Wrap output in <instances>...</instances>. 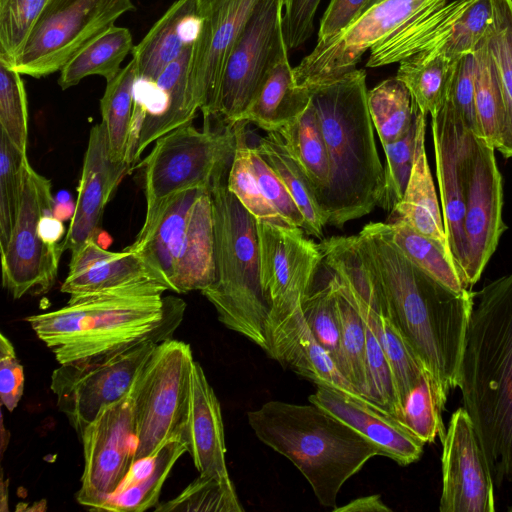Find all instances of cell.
I'll return each mask as SVG.
<instances>
[{
    "mask_svg": "<svg viewBox=\"0 0 512 512\" xmlns=\"http://www.w3.org/2000/svg\"><path fill=\"white\" fill-rule=\"evenodd\" d=\"M375 269L389 315L446 403L457 387L474 292H457L411 263L390 241L385 223L357 234Z\"/></svg>",
    "mask_w": 512,
    "mask_h": 512,
    "instance_id": "6da1fadb",
    "label": "cell"
},
{
    "mask_svg": "<svg viewBox=\"0 0 512 512\" xmlns=\"http://www.w3.org/2000/svg\"><path fill=\"white\" fill-rule=\"evenodd\" d=\"M457 387L494 484L512 482V272L474 292Z\"/></svg>",
    "mask_w": 512,
    "mask_h": 512,
    "instance_id": "7a4b0ae2",
    "label": "cell"
},
{
    "mask_svg": "<svg viewBox=\"0 0 512 512\" xmlns=\"http://www.w3.org/2000/svg\"><path fill=\"white\" fill-rule=\"evenodd\" d=\"M165 291L164 285H151L70 296L64 307L24 320L59 364L70 363L171 339L186 303Z\"/></svg>",
    "mask_w": 512,
    "mask_h": 512,
    "instance_id": "3957f363",
    "label": "cell"
},
{
    "mask_svg": "<svg viewBox=\"0 0 512 512\" xmlns=\"http://www.w3.org/2000/svg\"><path fill=\"white\" fill-rule=\"evenodd\" d=\"M308 88L330 165L329 186L319 204L327 223L342 228L371 213L384 193V168L367 104L366 73L354 69Z\"/></svg>",
    "mask_w": 512,
    "mask_h": 512,
    "instance_id": "277c9868",
    "label": "cell"
},
{
    "mask_svg": "<svg viewBox=\"0 0 512 512\" xmlns=\"http://www.w3.org/2000/svg\"><path fill=\"white\" fill-rule=\"evenodd\" d=\"M247 416L257 438L300 471L324 507H337L345 482L381 456L373 442L312 403L270 400Z\"/></svg>",
    "mask_w": 512,
    "mask_h": 512,
    "instance_id": "5b68a950",
    "label": "cell"
},
{
    "mask_svg": "<svg viewBox=\"0 0 512 512\" xmlns=\"http://www.w3.org/2000/svg\"><path fill=\"white\" fill-rule=\"evenodd\" d=\"M228 174L214 182V282L202 290L218 320L267 351L270 307L261 284L256 218L227 187Z\"/></svg>",
    "mask_w": 512,
    "mask_h": 512,
    "instance_id": "8992f818",
    "label": "cell"
},
{
    "mask_svg": "<svg viewBox=\"0 0 512 512\" xmlns=\"http://www.w3.org/2000/svg\"><path fill=\"white\" fill-rule=\"evenodd\" d=\"M236 148L234 124L220 120L212 126L204 120L202 129L192 122L158 138L143 167L146 215L130 245L137 247L147 238L167 203L188 189H211L216 180L228 174Z\"/></svg>",
    "mask_w": 512,
    "mask_h": 512,
    "instance_id": "52a82bcc",
    "label": "cell"
},
{
    "mask_svg": "<svg viewBox=\"0 0 512 512\" xmlns=\"http://www.w3.org/2000/svg\"><path fill=\"white\" fill-rule=\"evenodd\" d=\"M189 344L168 339L156 345L132 388L137 448L135 461L153 456L183 436L194 363Z\"/></svg>",
    "mask_w": 512,
    "mask_h": 512,
    "instance_id": "ba28073f",
    "label": "cell"
},
{
    "mask_svg": "<svg viewBox=\"0 0 512 512\" xmlns=\"http://www.w3.org/2000/svg\"><path fill=\"white\" fill-rule=\"evenodd\" d=\"M134 9L131 0H49L9 67L34 78L60 72L120 16Z\"/></svg>",
    "mask_w": 512,
    "mask_h": 512,
    "instance_id": "9c48e42d",
    "label": "cell"
},
{
    "mask_svg": "<svg viewBox=\"0 0 512 512\" xmlns=\"http://www.w3.org/2000/svg\"><path fill=\"white\" fill-rule=\"evenodd\" d=\"M156 345L146 342L54 369L50 388L56 405L79 437L105 407L129 394Z\"/></svg>",
    "mask_w": 512,
    "mask_h": 512,
    "instance_id": "30bf717a",
    "label": "cell"
},
{
    "mask_svg": "<svg viewBox=\"0 0 512 512\" xmlns=\"http://www.w3.org/2000/svg\"><path fill=\"white\" fill-rule=\"evenodd\" d=\"M51 182L25 163L17 216L1 251L2 284L13 299L46 293L58 273L61 247H50L42 239L40 219L53 209Z\"/></svg>",
    "mask_w": 512,
    "mask_h": 512,
    "instance_id": "8fae6325",
    "label": "cell"
},
{
    "mask_svg": "<svg viewBox=\"0 0 512 512\" xmlns=\"http://www.w3.org/2000/svg\"><path fill=\"white\" fill-rule=\"evenodd\" d=\"M283 0H259L228 60L213 111L227 124L241 114L277 59L288 51L283 33Z\"/></svg>",
    "mask_w": 512,
    "mask_h": 512,
    "instance_id": "7c38bea8",
    "label": "cell"
},
{
    "mask_svg": "<svg viewBox=\"0 0 512 512\" xmlns=\"http://www.w3.org/2000/svg\"><path fill=\"white\" fill-rule=\"evenodd\" d=\"M84 469L78 503L100 511L135 462L136 424L131 391L105 407L79 437Z\"/></svg>",
    "mask_w": 512,
    "mask_h": 512,
    "instance_id": "4fadbf2b",
    "label": "cell"
},
{
    "mask_svg": "<svg viewBox=\"0 0 512 512\" xmlns=\"http://www.w3.org/2000/svg\"><path fill=\"white\" fill-rule=\"evenodd\" d=\"M431 130L445 232L451 256L465 284L467 251L463 222L477 136L447 96L431 117Z\"/></svg>",
    "mask_w": 512,
    "mask_h": 512,
    "instance_id": "5bb4252c",
    "label": "cell"
},
{
    "mask_svg": "<svg viewBox=\"0 0 512 512\" xmlns=\"http://www.w3.org/2000/svg\"><path fill=\"white\" fill-rule=\"evenodd\" d=\"M433 0H382L344 30L325 40L294 67L298 85L309 87L354 69L362 55Z\"/></svg>",
    "mask_w": 512,
    "mask_h": 512,
    "instance_id": "9a60e30c",
    "label": "cell"
},
{
    "mask_svg": "<svg viewBox=\"0 0 512 512\" xmlns=\"http://www.w3.org/2000/svg\"><path fill=\"white\" fill-rule=\"evenodd\" d=\"M257 230L261 284L269 317L284 316L301 306L311 291L321 250L300 227L257 222Z\"/></svg>",
    "mask_w": 512,
    "mask_h": 512,
    "instance_id": "2e32d148",
    "label": "cell"
},
{
    "mask_svg": "<svg viewBox=\"0 0 512 512\" xmlns=\"http://www.w3.org/2000/svg\"><path fill=\"white\" fill-rule=\"evenodd\" d=\"M440 512H494V481L467 411L451 416L442 439Z\"/></svg>",
    "mask_w": 512,
    "mask_h": 512,
    "instance_id": "e0dca14e",
    "label": "cell"
},
{
    "mask_svg": "<svg viewBox=\"0 0 512 512\" xmlns=\"http://www.w3.org/2000/svg\"><path fill=\"white\" fill-rule=\"evenodd\" d=\"M495 147L476 138L474 161L466 197L464 234L466 240L467 288L481 277L506 229L503 222V181Z\"/></svg>",
    "mask_w": 512,
    "mask_h": 512,
    "instance_id": "ac0fdd59",
    "label": "cell"
},
{
    "mask_svg": "<svg viewBox=\"0 0 512 512\" xmlns=\"http://www.w3.org/2000/svg\"><path fill=\"white\" fill-rule=\"evenodd\" d=\"M258 1L221 0L202 16L192 50L189 84L203 117L213 111L230 55Z\"/></svg>",
    "mask_w": 512,
    "mask_h": 512,
    "instance_id": "d6986e66",
    "label": "cell"
},
{
    "mask_svg": "<svg viewBox=\"0 0 512 512\" xmlns=\"http://www.w3.org/2000/svg\"><path fill=\"white\" fill-rule=\"evenodd\" d=\"M130 169L112 159L104 125H94L84 154L75 211L61 243L63 252H73L89 240L98 241L105 207Z\"/></svg>",
    "mask_w": 512,
    "mask_h": 512,
    "instance_id": "ffe728a7",
    "label": "cell"
},
{
    "mask_svg": "<svg viewBox=\"0 0 512 512\" xmlns=\"http://www.w3.org/2000/svg\"><path fill=\"white\" fill-rule=\"evenodd\" d=\"M308 400L373 442L381 456L401 466L418 461L423 454L425 443L391 414L360 396L316 385Z\"/></svg>",
    "mask_w": 512,
    "mask_h": 512,
    "instance_id": "44dd1931",
    "label": "cell"
},
{
    "mask_svg": "<svg viewBox=\"0 0 512 512\" xmlns=\"http://www.w3.org/2000/svg\"><path fill=\"white\" fill-rule=\"evenodd\" d=\"M151 285H164L169 289L140 253L127 247L120 252H111L89 240L71 252L68 274L60 290L76 296Z\"/></svg>",
    "mask_w": 512,
    "mask_h": 512,
    "instance_id": "7402d4cb",
    "label": "cell"
},
{
    "mask_svg": "<svg viewBox=\"0 0 512 512\" xmlns=\"http://www.w3.org/2000/svg\"><path fill=\"white\" fill-rule=\"evenodd\" d=\"M266 339L267 355L283 367L290 368L316 385H326L360 396L331 355L317 341L301 306L284 316L269 317Z\"/></svg>",
    "mask_w": 512,
    "mask_h": 512,
    "instance_id": "603a6c76",
    "label": "cell"
},
{
    "mask_svg": "<svg viewBox=\"0 0 512 512\" xmlns=\"http://www.w3.org/2000/svg\"><path fill=\"white\" fill-rule=\"evenodd\" d=\"M183 439L199 475L231 480L226 466L220 403L197 361H194L191 371L189 409Z\"/></svg>",
    "mask_w": 512,
    "mask_h": 512,
    "instance_id": "cb8c5ba5",
    "label": "cell"
},
{
    "mask_svg": "<svg viewBox=\"0 0 512 512\" xmlns=\"http://www.w3.org/2000/svg\"><path fill=\"white\" fill-rule=\"evenodd\" d=\"M472 0H433L370 49L367 67L400 62L444 44Z\"/></svg>",
    "mask_w": 512,
    "mask_h": 512,
    "instance_id": "d4e9b609",
    "label": "cell"
},
{
    "mask_svg": "<svg viewBox=\"0 0 512 512\" xmlns=\"http://www.w3.org/2000/svg\"><path fill=\"white\" fill-rule=\"evenodd\" d=\"M203 17L196 0H176L132 49L137 78L154 81L198 36Z\"/></svg>",
    "mask_w": 512,
    "mask_h": 512,
    "instance_id": "484cf974",
    "label": "cell"
},
{
    "mask_svg": "<svg viewBox=\"0 0 512 512\" xmlns=\"http://www.w3.org/2000/svg\"><path fill=\"white\" fill-rule=\"evenodd\" d=\"M215 279L214 217L211 189H203L192 204L177 257L172 291H202Z\"/></svg>",
    "mask_w": 512,
    "mask_h": 512,
    "instance_id": "4316f807",
    "label": "cell"
},
{
    "mask_svg": "<svg viewBox=\"0 0 512 512\" xmlns=\"http://www.w3.org/2000/svg\"><path fill=\"white\" fill-rule=\"evenodd\" d=\"M310 102V89L297 84L285 51L264 76L239 121L253 123L266 132H278L300 116Z\"/></svg>",
    "mask_w": 512,
    "mask_h": 512,
    "instance_id": "83f0119b",
    "label": "cell"
},
{
    "mask_svg": "<svg viewBox=\"0 0 512 512\" xmlns=\"http://www.w3.org/2000/svg\"><path fill=\"white\" fill-rule=\"evenodd\" d=\"M426 117L420 112L410 178L403 197L390 211L388 220L404 221L417 232L439 243L451 255L425 150Z\"/></svg>",
    "mask_w": 512,
    "mask_h": 512,
    "instance_id": "f1b7e54d",
    "label": "cell"
},
{
    "mask_svg": "<svg viewBox=\"0 0 512 512\" xmlns=\"http://www.w3.org/2000/svg\"><path fill=\"white\" fill-rule=\"evenodd\" d=\"M187 452L183 436L168 441L153 456L136 460L100 511L142 512L154 508L177 460Z\"/></svg>",
    "mask_w": 512,
    "mask_h": 512,
    "instance_id": "f546056e",
    "label": "cell"
},
{
    "mask_svg": "<svg viewBox=\"0 0 512 512\" xmlns=\"http://www.w3.org/2000/svg\"><path fill=\"white\" fill-rule=\"evenodd\" d=\"M203 189L206 188L188 189L175 195L143 243L137 247H127L142 255L166 282L170 291L190 208Z\"/></svg>",
    "mask_w": 512,
    "mask_h": 512,
    "instance_id": "4dcf8cb0",
    "label": "cell"
},
{
    "mask_svg": "<svg viewBox=\"0 0 512 512\" xmlns=\"http://www.w3.org/2000/svg\"><path fill=\"white\" fill-rule=\"evenodd\" d=\"M444 44L418 52L399 62L396 78L409 90L420 112L434 116L442 107L452 73L453 61Z\"/></svg>",
    "mask_w": 512,
    "mask_h": 512,
    "instance_id": "1f68e13d",
    "label": "cell"
},
{
    "mask_svg": "<svg viewBox=\"0 0 512 512\" xmlns=\"http://www.w3.org/2000/svg\"><path fill=\"white\" fill-rule=\"evenodd\" d=\"M286 186L304 217L303 230L322 239L327 217L306 175L288 153L278 132H268L254 146Z\"/></svg>",
    "mask_w": 512,
    "mask_h": 512,
    "instance_id": "d6a6232c",
    "label": "cell"
},
{
    "mask_svg": "<svg viewBox=\"0 0 512 512\" xmlns=\"http://www.w3.org/2000/svg\"><path fill=\"white\" fill-rule=\"evenodd\" d=\"M278 133L288 153L306 175L319 202L329 186L330 165L319 117L313 104L310 102L300 116Z\"/></svg>",
    "mask_w": 512,
    "mask_h": 512,
    "instance_id": "836d02e7",
    "label": "cell"
},
{
    "mask_svg": "<svg viewBox=\"0 0 512 512\" xmlns=\"http://www.w3.org/2000/svg\"><path fill=\"white\" fill-rule=\"evenodd\" d=\"M133 47L131 32L125 27L113 25L62 68L58 78L59 86L66 90L91 75L102 76L106 82L113 80Z\"/></svg>",
    "mask_w": 512,
    "mask_h": 512,
    "instance_id": "e575fe53",
    "label": "cell"
},
{
    "mask_svg": "<svg viewBox=\"0 0 512 512\" xmlns=\"http://www.w3.org/2000/svg\"><path fill=\"white\" fill-rule=\"evenodd\" d=\"M393 245L415 266L450 289H468L451 255L436 241L417 232L402 220L385 223Z\"/></svg>",
    "mask_w": 512,
    "mask_h": 512,
    "instance_id": "d590c367",
    "label": "cell"
},
{
    "mask_svg": "<svg viewBox=\"0 0 512 512\" xmlns=\"http://www.w3.org/2000/svg\"><path fill=\"white\" fill-rule=\"evenodd\" d=\"M494 17L486 34L496 67L505 109V120L496 150L512 158V0H492Z\"/></svg>",
    "mask_w": 512,
    "mask_h": 512,
    "instance_id": "8d00e7d4",
    "label": "cell"
},
{
    "mask_svg": "<svg viewBox=\"0 0 512 512\" xmlns=\"http://www.w3.org/2000/svg\"><path fill=\"white\" fill-rule=\"evenodd\" d=\"M136 77V63L131 59L113 80L106 82L100 100L101 123L106 129L110 155L115 162L126 163Z\"/></svg>",
    "mask_w": 512,
    "mask_h": 512,
    "instance_id": "74e56055",
    "label": "cell"
},
{
    "mask_svg": "<svg viewBox=\"0 0 512 512\" xmlns=\"http://www.w3.org/2000/svg\"><path fill=\"white\" fill-rule=\"evenodd\" d=\"M367 104L382 146L404 136L420 111L407 87L396 77L368 91Z\"/></svg>",
    "mask_w": 512,
    "mask_h": 512,
    "instance_id": "f35d334b",
    "label": "cell"
},
{
    "mask_svg": "<svg viewBox=\"0 0 512 512\" xmlns=\"http://www.w3.org/2000/svg\"><path fill=\"white\" fill-rule=\"evenodd\" d=\"M474 101L478 123V138L498 146L502 134L505 109L496 67L488 50L486 36L474 50Z\"/></svg>",
    "mask_w": 512,
    "mask_h": 512,
    "instance_id": "ab89813d",
    "label": "cell"
},
{
    "mask_svg": "<svg viewBox=\"0 0 512 512\" xmlns=\"http://www.w3.org/2000/svg\"><path fill=\"white\" fill-rule=\"evenodd\" d=\"M247 123H234L236 148L228 172L227 187L257 222L289 225L263 196L251 161V146L247 141Z\"/></svg>",
    "mask_w": 512,
    "mask_h": 512,
    "instance_id": "60d3db41",
    "label": "cell"
},
{
    "mask_svg": "<svg viewBox=\"0 0 512 512\" xmlns=\"http://www.w3.org/2000/svg\"><path fill=\"white\" fill-rule=\"evenodd\" d=\"M331 279V278H330ZM341 325V372L357 393L367 400L366 335L364 322L350 301L337 289Z\"/></svg>",
    "mask_w": 512,
    "mask_h": 512,
    "instance_id": "b9f144b4",
    "label": "cell"
},
{
    "mask_svg": "<svg viewBox=\"0 0 512 512\" xmlns=\"http://www.w3.org/2000/svg\"><path fill=\"white\" fill-rule=\"evenodd\" d=\"M442 403L436 386L428 372L410 391L400 406L396 419L423 443H432L445 436Z\"/></svg>",
    "mask_w": 512,
    "mask_h": 512,
    "instance_id": "7bdbcfd3",
    "label": "cell"
},
{
    "mask_svg": "<svg viewBox=\"0 0 512 512\" xmlns=\"http://www.w3.org/2000/svg\"><path fill=\"white\" fill-rule=\"evenodd\" d=\"M155 511L243 512L232 481L199 475L176 497L158 503Z\"/></svg>",
    "mask_w": 512,
    "mask_h": 512,
    "instance_id": "ee69618b",
    "label": "cell"
},
{
    "mask_svg": "<svg viewBox=\"0 0 512 512\" xmlns=\"http://www.w3.org/2000/svg\"><path fill=\"white\" fill-rule=\"evenodd\" d=\"M27 160L26 152L0 131V249L8 242L17 216Z\"/></svg>",
    "mask_w": 512,
    "mask_h": 512,
    "instance_id": "f6af8a7d",
    "label": "cell"
},
{
    "mask_svg": "<svg viewBox=\"0 0 512 512\" xmlns=\"http://www.w3.org/2000/svg\"><path fill=\"white\" fill-rule=\"evenodd\" d=\"M301 308L317 341L327 350L341 371V325L336 289L331 279L320 289L310 291L303 299Z\"/></svg>",
    "mask_w": 512,
    "mask_h": 512,
    "instance_id": "bcb514c9",
    "label": "cell"
},
{
    "mask_svg": "<svg viewBox=\"0 0 512 512\" xmlns=\"http://www.w3.org/2000/svg\"><path fill=\"white\" fill-rule=\"evenodd\" d=\"M49 0H0V61L11 66Z\"/></svg>",
    "mask_w": 512,
    "mask_h": 512,
    "instance_id": "7dc6e473",
    "label": "cell"
},
{
    "mask_svg": "<svg viewBox=\"0 0 512 512\" xmlns=\"http://www.w3.org/2000/svg\"><path fill=\"white\" fill-rule=\"evenodd\" d=\"M0 131L22 151L28 139V107L21 74L0 61Z\"/></svg>",
    "mask_w": 512,
    "mask_h": 512,
    "instance_id": "c3c4849f",
    "label": "cell"
},
{
    "mask_svg": "<svg viewBox=\"0 0 512 512\" xmlns=\"http://www.w3.org/2000/svg\"><path fill=\"white\" fill-rule=\"evenodd\" d=\"M399 140L383 145L386 158L384 168V193L380 201L386 211H391L404 195L413 167L418 118Z\"/></svg>",
    "mask_w": 512,
    "mask_h": 512,
    "instance_id": "681fc988",
    "label": "cell"
},
{
    "mask_svg": "<svg viewBox=\"0 0 512 512\" xmlns=\"http://www.w3.org/2000/svg\"><path fill=\"white\" fill-rule=\"evenodd\" d=\"M493 17L492 0H472L442 46L446 56L454 61L461 55L473 53L480 41L485 38Z\"/></svg>",
    "mask_w": 512,
    "mask_h": 512,
    "instance_id": "f907efd6",
    "label": "cell"
},
{
    "mask_svg": "<svg viewBox=\"0 0 512 512\" xmlns=\"http://www.w3.org/2000/svg\"><path fill=\"white\" fill-rule=\"evenodd\" d=\"M250 153L254 173L265 199L289 225L303 228L304 217L284 183L254 146Z\"/></svg>",
    "mask_w": 512,
    "mask_h": 512,
    "instance_id": "816d5d0a",
    "label": "cell"
},
{
    "mask_svg": "<svg viewBox=\"0 0 512 512\" xmlns=\"http://www.w3.org/2000/svg\"><path fill=\"white\" fill-rule=\"evenodd\" d=\"M474 80V53L461 55L453 61L446 96L453 103L466 125L478 137L479 130L475 111Z\"/></svg>",
    "mask_w": 512,
    "mask_h": 512,
    "instance_id": "f5cc1de1",
    "label": "cell"
},
{
    "mask_svg": "<svg viewBox=\"0 0 512 512\" xmlns=\"http://www.w3.org/2000/svg\"><path fill=\"white\" fill-rule=\"evenodd\" d=\"M321 0H283V33L286 46L297 49L314 31V19Z\"/></svg>",
    "mask_w": 512,
    "mask_h": 512,
    "instance_id": "db71d44e",
    "label": "cell"
},
{
    "mask_svg": "<svg viewBox=\"0 0 512 512\" xmlns=\"http://www.w3.org/2000/svg\"><path fill=\"white\" fill-rule=\"evenodd\" d=\"M24 369L12 342L0 334V399L10 412L17 406L24 392Z\"/></svg>",
    "mask_w": 512,
    "mask_h": 512,
    "instance_id": "11a10c76",
    "label": "cell"
},
{
    "mask_svg": "<svg viewBox=\"0 0 512 512\" xmlns=\"http://www.w3.org/2000/svg\"><path fill=\"white\" fill-rule=\"evenodd\" d=\"M370 0H330L320 21L318 41L338 34L353 23Z\"/></svg>",
    "mask_w": 512,
    "mask_h": 512,
    "instance_id": "9f6ffc18",
    "label": "cell"
},
{
    "mask_svg": "<svg viewBox=\"0 0 512 512\" xmlns=\"http://www.w3.org/2000/svg\"><path fill=\"white\" fill-rule=\"evenodd\" d=\"M378 494L362 496L349 503L333 508V512H391Z\"/></svg>",
    "mask_w": 512,
    "mask_h": 512,
    "instance_id": "6f0895ef",
    "label": "cell"
},
{
    "mask_svg": "<svg viewBox=\"0 0 512 512\" xmlns=\"http://www.w3.org/2000/svg\"><path fill=\"white\" fill-rule=\"evenodd\" d=\"M219 1L221 0H196L200 16L205 15Z\"/></svg>",
    "mask_w": 512,
    "mask_h": 512,
    "instance_id": "680465c9",
    "label": "cell"
},
{
    "mask_svg": "<svg viewBox=\"0 0 512 512\" xmlns=\"http://www.w3.org/2000/svg\"><path fill=\"white\" fill-rule=\"evenodd\" d=\"M380 1H382V0H370V1H369V3H368V5L366 6V8H365V10H364V11H366V10H367V9H369L372 5H374V4H376V3L380 2Z\"/></svg>",
    "mask_w": 512,
    "mask_h": 512,
    "instance_id": "91938a15",
    "label": "cell"
},
{
    "mask_svg": "<svg viewBox=\"0 0 512 512\" xmlns=\"http://www.w3.org/2000/svg\"><path fill=\"white\" fill-rule=\"evenodd\" d=\"M508 511H509V512H512V506L508 508Z\"/></svg>",
    "mask_w": 512,
    "mask_h": 512,
    "instance_id": "94428289",
    "label": "cell"
}]
</instances>
